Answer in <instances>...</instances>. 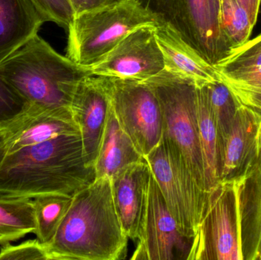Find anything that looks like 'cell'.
I'll return each instance as SVG.
<instances>
[{
  "label": "cell",
  "mask_w": 261,
  "mask_h": 260,
  "mask_svg": "<svg viewBox=\"0 0 261 260\" xmlns=\"http://www.w3.org/2000/svg\"><path fill=\"white\" fill-rule=\"evenodd\" d=\"M6 154L63 135L81 134L70 108H46L27 104L0 129Z\"/></svg>",
  "instance_id": "cell-13"
},
{
  "label": "cell",
  "mask_w": 261,
  "mask_h": 260,
  "mask_svg": "<svg viewBox=\"0 0 261 260\" xmlns=\"http://www.w3.org/2000/svg\"><path fill=\"white\" fill-rule=\"evenodd\" d=\"M35 229L33 198L0 195V245L34 234Z\"/></svg>",
  "instance_id": "cell-22"
},
{
  "label": "cell",
  "mask_w": 261,
  "mask_h": 260,
  "mask_svg": "<svg viewBox=\"0 0 261 260\" xmlns=\"http://www.w3.org/2000/svg\"><path fill=\"white\" fill-rule=\"evenodd\" d=\"M188 260H243L237 182H220L208 192Z\"/></svg>",
  "instance_id": "cell-7"
},
{
  "label": "cell",
  "mask_w": 261,
  "mask_h": 260,
  "mask_svg": "<svg viewBox=\"0 0 261 260\" xmlns=\"http://www.w3.org/2000/svg\"><path fill=\"white\" fill-rule=\"evenodd\" d=\"M92 75L37 35L0 64V78L26 104L70 108L80 81Z\"/></svg>",
  "instance_id": "cell-3"
},
{
  "label": "cell",
  "mask_w": 261,
  "mask_h": 260,
  "mask_svg": "<svg viewBox=\"0 0 261 260\" xmlns=\"http://www.w3.org/2000/svg\"><path fill=\"white\" fill-rule=\"evenodd\" d=\"M220 26L231 50L248 41L254 27L246 11L237 0H221Z\"/></svg>",
  "instance_id": "cell-25"
},
{
  "label": "cell",
  "mask_w": 261,
  "mask_h": 260,
  "mask_svg": "<svg viewBox=\"0 0 261 260\" xmlns=\"http://www.w3.org/2000/svg\"><path fill=\"white\" fill-rule=\"evenodd\" d=\"M151 170L145 158L111 178L112 195L124 233L139 241L144 230Z\"/></svg>",
  "instance_id": "cell-14"
},
{
  "label": "cell",
  "mask_w": 261,
  "mask_h": 260,
  "mask_svg": "<svg viewBox=\"0 0 261 260\" xmlns=\"http://www.w3.org/2000/svg\"><path fill=\"white\" fill-rule=\"evenodd\" d=\"M92 75L145 81L164 70L154 26L138 27L125 36L100 61L87 67Z\"/></svg>",
  "instance_id": "cell-10"
},
{
  "label": "cell",
  "mask_w": 261,
  "mask_h": 260,
  "mask_svg": "<svg viewBox=\"0 0 261 260\" xmlns=\"http://www.w3.org/2000/svg\"><path fill=\"white\" fill-rule=\"evenodd\" d=\"M6 155V149H5L4 140L0 134V163L3 160V157Z\"/></svg>",
  "instance_id": "cell-31"
},
{
  "label": "cell",
  "mask_w": 261,
  "mask_h": 260,
  "mask_svg": "<svg viewBox=\"0 0 261 260\" xmlns=\"http://www.w3.org/2000/svg\"><path fill=\"white\" fill-rule=\"evenodd\" d=\"M202 86L217 127L222 159L225 141L232 128L240 105L231 90L222 80L214 81Z\"/></svg>",
  "instance_id": "cell-24"
},
{
  "label": "cell",
  "mask_w": 261,
  "mask_h": 260,
  "mask_svg": "<svg viewBox=\"0 0 261 260\" xmlns=\"http://www.w3.org/2000/svg\"><path fill=\"white\" fill-rule=\"evenodd\" d=\"M26 105L19 95L0 78V129L16 117Z\"/></svg>",
  "instance_id": "cell-28"
},
{
  "label": "cell",
  "mask_w": 261,
  "mask_h": 260,
  "mask_svg": "<svg viewBox=\"0 0 261 260\" xmlns=\"http://www.w3.org/2000/svg\"><path fill=\"white\" fill-rule=\"evenodd\" d=\"M0 260H49L45 244L29 240L18 245L7 244L0 249Z\"/></svg>",
  "instance_id": "cell-27"
},
{
  "label": "cell",
  "mask_w": 261,
  "mask_h": 260,
  "mask_svg": "<svg viewBox=\"0 0 261 260\" xmlns=\"http://www.w3.org/2000/svg\"><path fill=\"white\" fill-rule=\"evenodd\" d=\"M193 240L179 232L151 172L144 230L132 259L188 260Z\"/></svg>",
  "instance_id": "cell-11"
},
{
  "label": "cell",
  "mask_w": 261,
  "mask_h": 260,
  "mask_svg": "<svg viewBox=\"0 0 261 260\" xmlns=\"http://www.w3.org/2000/svg\"><path fill=\"white\" fill-rule=\"evenodd\" d=\"M236 182L243 260H261V151L252 166Z\"/></svg>",
  "instance_id": "cell-18"
},
{
  "label": "cell",
  "mask_w": 261,
  "mask_h": 260,
  "mask_svg": "<svg viewBox=\"0 0 261 260\" xmlns=\"http://www.w3.org/2000/svg\"><path fill=\"white\" fill-rule=\"evenodd\" d=\"M73 195L52 194L41 195L33 198L35 210V235L42 244L51 241L65 216Z\"/></svg>",
  "instance_id": "cell-23"
},
{
  "label": "cell",
  "mask_w": 261,
  "mask_h": 260,
  "mask_svg": "<svg viewBox=\"0 0 261 260\" xmlns=\"http://www.w3.org/2000/svg\"><path fill=\"white\" fill-rule=\"evenodd\" d=\"M239 105L261 114V34L214 66Z\"/></svg>",
  "instance_id": "cell-15"
},
{
  "label": "cell",
  "mask_w": 261,
  "mask_h": 260,
  "mask_svg": "<svg viewBox=\"0 0 261 260\" xmlns=\"http://www.w3.org/2000/svg\"><path fill=\"white\" fill-rule=\"evenodd\" d=\"M144 159L119 125L111 104L93 166L96 179H111L124 168Z\"/></svg>",
  "instance_id": "cell-20"
},
{
  "label": "cell",
  "mask_w": 261,
  "mask_h": 260,
  "mask_svg": "<svg viewBox=\"0 0 261 260\" xmlns=\"http://www.w3.org/2000/svg\"><path fill=\"white\" fill-rule=\"evenodd\" d=\"M45 22L50 21L67 29L75 14L69 0H30Z\"/></svg>",
  "instance_id": "cell-26"
},
{
  "label": "cell",
  "mask_w": 261,
  "mask_h": 260,
  "mask_svg": "<svg viewBox=\"0 0 261 260\" xmlns=\"http://www.w3.org/2000/svg\"><path fill=\"white\" fill-rule=\"evenodd\" d=\"M111 79L115 115L135 148L145 157L162 139L164 125L158 96L145 81Z\"/></svg>",
  "instance_id": "cell-9"
},
{
  "label": "cell",
  "mask_w": 261,
  "mask_h": 260,
  "mask_svg": "<svg viewBox=\"0 0 261 260\" xmlns=\"http://www.w3.org/2000/svg\"><path fill=\"white\" fill-rule=\"evenodd\" d=\"M144 5L208 64L216 65L231 51L221 30V0H147Z\"/></svg>",
  "instance_id": "cell-8"
},
{
  "label": "cell",
  "mask_w": 261,
  "mask_h": 260,
  "mask_svg": "<svg viewBox=\"0 0 261 260\" xmlns=\"http://www.w3.org/2000/svg\"><path fill=\"white\" fill-rule=\"evenodd\" d=\"M44 22L30 0H0V64L38 35Z\"/></svg>",
  "instance_id": "cell-19"
},
{
  "label": "cell",
  "mask_w": 261,
  "mask_h": 260,
  "mask_svg": "<svg viewBox=\"0 0 261 260\" xmlns=\"http://www.w3.org/2000/svg\"><path fill=\"white\" fill-rule=\"evenodd\" d=\"M96 180L84 158L81 134L63 135L6 154L0 163V195L35 198L73 195Z\"/></svg>",
  "instance_id": "cell-1"
},
{
  "label": "cell",
  "mask_w": 261,
  "mask_h": 260,
  "mask_svg": "<svg viewBox=\"0 0 261 260\" xmlns=\"http://www.w3.org/2000/svg\"><path fill=\"white\" fill-rule=\"evenodd\" d=\"M155 37L162 53L166 72L190 81L197 87L220 80L214 66L189 45L169 23L163 21L156 26Z\"/></svg>",
  "instance_id": "cell-17"
},
{
  "label": "cell",
  "mask_w": 261,
  "mask_h": 260,
  "mask_svg": "<svg viewBox=\"0 0 261 260\" xmlns=\"http://www.w3.org/2000/svg\"><path fill=\"white\" fill-rule=\"evenodd\" d=\"M124 233L112 195L111 179H96L76 192L50 243L49 260H119L126 256Z\"/></svg>",
  "instance_id": "cell-2"
},
{
  "label": "cell",
  "mask_w": 261,
  "mask_h": 260,
  "mask_svg": "<svg viewBox=\"0 0 261 260\" xmlns=\"http://www.w3.org/2000/svg\"><path fill=\"white\" fill-rule=\"evenodd\" d=\"M69 1L76 16L79 14L107 7L111 5L121 3L124 0H69Z\"/></svg>",
  "instance_id": "cell-29"
},
{
  "label": "cell",
  "mask_w": 261,
  "mask_h": 260,
  "mask_svg": "<svg viewBox=\"0 0 261 260\" xmlns=\"http://www.w3.org/2000/svg\"><path fill=\"white\" fill-rule=\"evenodd\" d=\"M135 1L140 2V3H143V4H144V3H145L147 0H135Z\"/></svg>",
  "instance_id": "cell-32"
},
{
  "label": "cell",
  "mask_w": 261,
  "mask_h": 260,
  "mask_svg": "<svg viewBox=\"0 0 261 260\" xmlns=\"http://www.w3.org/2000/svg\"><path fill=\"white\" fill-rule=\"evenodd\" d=\"M197 89L199 142L203 160L205 184L210 192L221 181L222 159L217 127L203 86Z\"/></svg>",
  "instance_id": "cell-21"
},
{
  "label": "cell",
  "mask_w": 261,
  "mask_h": 260,
  "mask_svg": "<svg viewBox=\"0 0 261 260\" xmlns=\"http://www.w3.org/2000/svg\"><path fill=\"white\" fill-rule=\"evenodd\" d=\"M144 158L179 232L187 238H194L208 192L199 186L182 156L163 136L159 145Z\"/></svg>",
  "instance_id": "cell-6"
},
{
  "label": "cell",
  "mask_w": 261,
  "mask_h": 260,
  "mask_svg": "<svg viewBox=\"0 0 261 260\" xmlns=\"http://www.w3.org/2000/svg\"><path fill=\"white\" fill-rule=\"evenodd\" d=\"M163 21L159 15L135 0H124L79 14L67 27L66 56L81 67H90L130 32L143 26L156 27Z\"/></svg>",
  "instance_id": "cell-4"
},
{
  "label": "cell",
  "mask_w": 261,
  "mask_h": 260,
  "mask_svg": "<svg viewBox=\"0 0 261 260\" xmlns=\"http://www.w3.org/2000/svg\"><path fill=\"white\" fill-rule=\"evenodd\" d=\"M145 82L159 100L163 137L177 150L198 184L208 192L199 142L196 85L164 70Z\"/></svg>",
  "instance_id": "cell-5"
},
{
  "label": "cell",
  "mask_w": 261,
  "mask_h": 260,
  "mask_svg": "<svg viewBox=\"0 0 261 260\" xmlns=\"http://www.w3.org/2000/svg\"><path fill=\"white\" fill-rule=\"evenodd\" d=\"M112 79L89 75L83 78L75 90L70 110L79 127L84 158L93 167L111 106Z\"/></svg>",
  "instance_id": "cell-12"
},
{
  "label": "cell",
  "mask_w": 261,
  "mask_h": 260,
  "mask_svg": "<svg viewBox=\"0 0 261 260\" xmlns=\"http://www.w3.org/2000/svg\"><path fill=\"white\" fill-rule=\"evenodd\" d=\"M237 1L246 11L251 20V24L253 26L255 25L261 0H237Z\"/></svg>",
  "instance_id": "cell-30"
},
{
  "label": "cell",
  "mask_w": 261,
  "mask_h": 260,
  "mask_svg": "<svg viewBox=\"0 0 261 260\" xmlns=\"http://www.w3.org/2000/svg\"><path fill=\"white\" fill-rule=\"evenodd\" d=\"M260 151L261 114L240 105L224 147L220 182L240 180Z\"/></svg>",
  "instance_id": "cell-16"
}]
</instances>
